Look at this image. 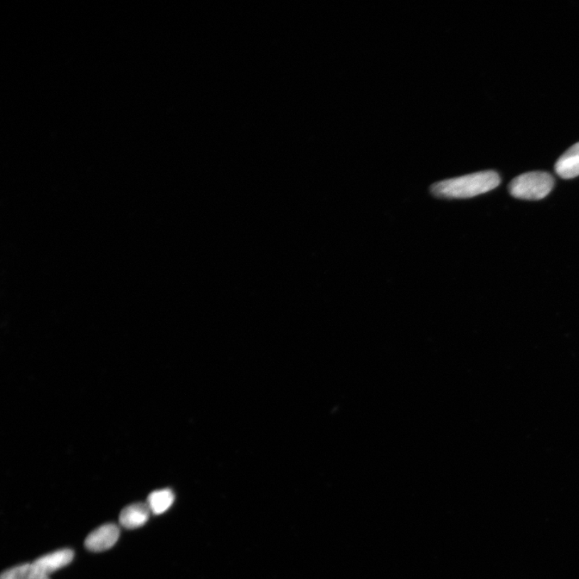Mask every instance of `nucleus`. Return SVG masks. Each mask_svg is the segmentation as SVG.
I'll list each match as a JSON object with an SVG mask.
<instances>
[{"label": "nucleus", "instance_id": "f257e3e1", "mask_svg": "<svg viewBox=\"0 0 579 579\" xmlns=\"http://www.w3.org/2000/svg\"><path fill=\"white\" fill-rule=\"evenodd\" d=\"M500 183L496 171H484L435 183L430 190L435 196L445 198H471L489 192Z\"/></svg>", "mask_w": 579, "mask_h": 579}, {"label": "nucleus", "instance_id": "0eeeda50", "mask_svg": "<svg viewBox=\"0 0 579 579\" xmlns=\"http://www.w3.org/2000/svg\"><path fill=\"white\" fill-rule=\"evenodd\" d=\"M175 496L170 489L154 491L147 497V505L151 512L156 515L166 512L174 504Z\"/></svg>", "mask_w": 579, "mask_h": 579}, {"label": "nucleus", "instance_id": "f03ea898", "mask_svg": "<svg viewBox=\"0 0 579 579\" xmlns=\"http://www.w3.org/2000/svg\"><path fill=\"white\" fill-rule=\"evenodd\" d=\"M553 184V178L548 172L531 171L514 179L509 189L516 198L541 200L551 192Z\"/></svg>", "mask_w": 579, "mask_h": 579}, {"label": "nucleus", "instance_id": "20e7f679", "mask_svg": "<svg viewBox=\"0 0 579 579\" xmlns=\"http://www.w3.org/2000/svg\"><path fill=\"white\" fill-rule=\"evenodd\" d=\"M151 510L147 504L137 503L123 509L119 515V523L128 529L137 528L145 525L149 519Z\"/></svg>", "mask_w": 579, "mask_h": 579}, {"label": "nucleus", "instance_id": "39448f33", "mask_svg": "<svg viewBox=\"0 0 579 579\" xmlns=\"http://www.w3.org/2000/svg\"><path fill=\"white\" fill-rule=\"evenodd\" d=\"M75 557V553L70 549L60 550L46 554L34 561L35 565L48 576L55 571L69 565Z\"/></svg>", "mask_w": 579, "mask_h": 579}, {"label": "nucleus", "instance_id": "423d86ee", "mask_svg": "<svg viewBox=\"0 0 579 579\" xmlns=\"http://www.w3.org/2000/svg\"><path fill=\"white\" fill-rule=\"evenodd\" d=\"M556 171L559 176L566 180L579 176V143L570 147L558 159Z\"/></svg>", "mask_w": 579, "mask_h": 579}, {"label": "nucleus", "instance_id": "7ed1b4c3", "mask_svg": "<svg viewBox=\"0 0 579 579\" xmlns=\"http://www.w3.org/2000/svg\"><path fill=\"white\" fill-rule=\"evenodd\" d=\"M120 531L115 524H107L88 535L85 541L87 550L92 552L106 551L119 540Z\"/></svg>", "mask_w": 579, "mask_h": 579}, {"label": "nucleus", "instance_id": "6e6552de", "mask_svg": "<svg viewBox=\"0 0 579 579\" xmlns=\"http://www.w3.org/2000/svg\"><path fill=\"white\" fill-rule=\"evenodd\" d=\"M0 579H49L38 566L33 563L15 566L3 573Z\"/></svg>", "mask_w": 579, "mask_h": 579}]
</instances>
